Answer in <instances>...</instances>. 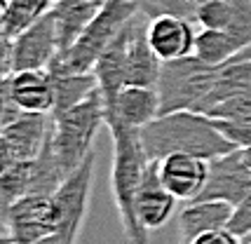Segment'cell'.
<instances>
[{"label": "cell", "mask_w": 251, "mask_h": 244, "mask_svg": "<svg viewBox=\"0 0 251 244\" xmlns=\"http://www.w3.org/2000/svg\"><path fill=\"white\" fill-rule=\"evenodd\" d=\"M244 157H247V165L251 167V148H249V150H244Z\"/></svg>", "instance_id": "36"}, {"label": "cell", "mask_w": 251, "mask_h": 244, "mask_svg": "<svg viewBox=\"0 0 251 244\" xmlns=\"http://www.w3.org/2000/svg\"><path fill=\"white\" fill-rule=\"evenodd\" d=\"M242 244H251V242H242Z\"/></svg>", "instance_id": "37"}, {"label": "cell", "mask_w": 251, "mask_h": 244, "mask_svg": "<svg viewBox=\"0 0 251 244\" xmlns=\"http://www.w3.org/2000/svg\"><path fill=\"white\" fill-rule=\"evenodd\" d=\"M139 12H141V5L136 0H103L94 19L77 38V43L68 52L56 56L52 64L71 73H92L99 56L106 52V47L125 31V26Z\"/></svg>", "instance_id": "4"}, {"label": "cell", "mask_w": 251, "mask_h": 244, "mask_svg": "<svg viewBox=\"0 0 251 244\" xmlns=\"http://www.w3.org/2000/svg\"><path fill=\"white\" fill-rule=\"evenodd\" d=\"M7 5H10V0H0V31H2V26H5V17H7Z\"/></svg>", "instance_id": "33"}, {"label": "cell", "mask_w": 251, "mask_h": 244, "mask_svg": "<svg viewBox=\"0 0 251 244\" xmlns=\"http://www.w3.org/2000/svg\"><path fill=\"white\" fill-rule=\"evenodd\" d=\"M0 230H5V233H7V225H5V219H2V211H0Z\"/></svg>", "instance_id": "35"}, {"label": "cell", "mask_w": 251, "mask_h": 244, "mask_svg": "<svg viewBox=\"0 0 251 244\" xmlns=\"http://www.w3.org/2000/svg\"><path fill=\"white\" fill-rule=\"evenodd\" d=\"M106 127V101L99 87L64 113H52V150L66 174H73L94 150L97 134Z\"/></svg>", "instance_id": "3"}, {"label": "cell", "mask_w": 251, "mask_h": 244, "mask_svg": "<svg viewBox=\"0 0 251 244\" xmlns=\"http://www.w3.org/2000/svg\"><path fill=\"white\" fill-rule=\"evenodd\" d=\"M211 120L216 122V127L221 129V134H223L226 139H230L237 148H242V150H249L251 148V122L216 120V118H211Z\"/></svg>", "instance_id": "27"}, {"label": "cell", "mask_w": 251, "mask_h": 244, "mask_svg": "<svg viewBox=\"0 0 251 244\" xmlns=\"http://www.w3.org/2000/svg\"><path fill=\"white\" fill-rule=\"evenodd\" d=\"M219 73L221 66H211L197 54L162 61L157 80L160 115L176 111H197V106L211 92Z\"/></svg>", "instance_id": "5"}, {"label": "cell", "mask_w": 251, "mask_h": 244, "mask_svg": "<svg viewBox=\"0 0 251 244\" xmlns=\"http://www.w3.org/2000/svg\"><path fill=\"white\" fill-rule=\"evenodd\" d=\"M176 202L178 200L164 188L157 162H151L141 186H139L136 200H134V214H136L139 225L146 233H155V230L164 228L167 221L174 216Z\"/></svg>", "instance_id": "10"}, {"label": "cell", "mask_w": 251, "mask_h": 244, "mask_svg": "<svg viewBox=\"0 0 251 244\" xmlns=\"http://www.w3.org/2000/svg\"><path fill=\"white\" fill-rule=\"evenodd\" d=\"M249 40H244L242 35L232 33V31H214V28H202L197 33L195 40V54L207 61L211 66H221L223 61H228L232 54H237L244 49Z\"/></svg>", "instance_id": "21"}, {"label": "cell", "mask_w": 251, "mask_h": 244, "mask_svg": "<svg viewBox=\"0 0 251 244\" xmlns=\"http://www.w3.org/2000/svg\"><path fill=\"white\" fill-rule=\"evenodd\" d=\"M31 193V160H19L10 171L0 176V211L5 219V211L14 202H19Z\"/></svg>", "instance_id": "23"}, {"label": "cell", "mask_w": 251, "mask_h": 244, "mask_svg": "<svg viewBox=\"0 0 251 244\" xmlns=\"http://www.w3.org/2000/svg\"><path fill=\"white\" fill-rule=\"evenodd\" d=\"M24 111L17 108L10 92V78H0V129L7 127L14 118H19Z\"/></svg>", "instance_id": "28"}, {"label": "cell", "mask_w": 251, "mask_h": 244, "mask_svg": "<svg viewBox=\"0 0 251 244\" xmlns=\"http://www.w3.org/2000/svg\"><path fill=\"white\" fill-rule=\"evenodd\" d=\"M17 162H19V160H17V155H14L10 141H7V139L2 136V132H0V176H2L5 171H10Z\"/></svg>", "instance_id": "31"}, {"label": "cell", "mask_w": 251, "mask_h": 244, "mask_svg": "<svg viewBox=\"0 0 251 244\" xmlns=\"http://www.w3.org/2000/svg\"><path fill=\"white\" fill-rule=\"evenodd\" d=\"M129 35H131V22L125 26L113 43L106 47V52L99 56L97 66H94V75L99 82V92L106 101V111L115 103L120 89L127 85V49H129Z\"/></svg>", "instance_id": "14"}, {"label": "cell", "mask_w": 251, "mask_h": 244, "mask_svg": "<svg viewBox=\"0 0 251 244\" xmlns=\"http://www.w3.org/2000/svg\"><path fill=\"white\" fill-rule=\"evenodd\" d=\"M209 118H216V120H242V122H251V89L230 97L228 101L219 103L216 108H211L207 113Z\"/></svg>", "instance_id": "25"}, {"label": "cell", "mask_w": 251, "mask_h": 244, "mask_svg": "<svg viewBox=\"0 0 251 244\" xmlns=\"http://www.w3.org/2000/svg\"><path fill=\"white\" fill-rule=\"evenodd\" d=\"M113 139V169H110V188L115 197V207L120 214L122 230L129 244H148V235L134 214V200L141 186L146 169L151 165L148 153L143 148L141 129L125 127V124H108Z\"/></svg>", "instance_id": "2"}, {"label": "cell", "mask_w": 251, "mask_h": 244, "mask_svg": "<svg viewBox=\"0 0 251 244\" xmlns=\"http://www.w3.org/2000/svg\"><path fill=\"white\" fill-rule=\"evenodd\" d=\"M14 73V40L0 31V78H10Z\"/></svg>", "instance_id": "29"}, {"label": "cell", "mask_w": 251, "mask_h": 244, "mask_svg": "<svg viewBox=\"0 0 251 244\" xmlns=\"http://www.w3.org/2000/svg\"><path fill=\"white\" fill-rule=\"evenodd\" d=\"M193 244H242V240L230 233L228 228H216V230H207L200 237H195Z\"/></svg>", "instance_id": "30"}, {"label": "cell", "mask_w": 251, "mask_h": 244, "mask_svg": "<svg viewBox=\"0 0 251 244\" xmlns=\"http://www.w3.org/2000/svg\"><path fill=\"white\" fill-rule=\"evenodd\" d=\"M99 0H56L52 12L56 19V38H59V54L68 52L82 31L89 26L99 10Z\"/></svg>", "instance_id": "18"}, {"label": "cell", "mask_w": 251, "mask_h": 244, "mask_svg": "<svg viewBox=\"0 0 251 244\" xmlns=\"http://www.w3.org/2000/svg\"><path fill=\"white\" fill-rule=\"evenodd\" d=\"M232 207L226 202H186L178 211V244H193L207 230L226 228Z\"/></svg>", "instance_id": "17"}, {"label": "cell", "mask_w": 251, "mask_h": 244, "mask_svg": "<svg viewBox=\"0 0 251 244\" xmlns=\"http://www.w3.org/2000/svg\"><path fill=\"white\" fill-rule=\"evenodd\" d=\"M195 40L197 33L190 19L160 14L148 22V43L162 61H174L181 56L195 54Z\"/></svg>", "instance_id": "12"}, {"label": "cell", "mask_w": 251, "mask_h": 244, "mask_svg": "<svg viewBox=\"0 0 251 244\" xmlns=\"http://www.w3.org/2000/svg\"><path fill=\"white\" fill-rule=\"evenodd\" d=\"M155 118H160V94L157 87L125 85L115 103L106 111V129L108 124H125L134 129H143Z\"/></svg>", "instance_id": "13"}, {"label": "cell", "mask_w": 251, "mask_h": 244, "mask_svg": "<svg viewBox=\"0 0 251 244\" xmlns=\"http://www.w3.org/2000/svg\"><path fill=\"white\" fill-rule=\"evenodd\" d=\"M10 92L17 108L24 113H54V89L47 68L19 71L10 75Z\"/></svg>", "instance_id": "16"}, {"label": "cell", "mask_w": 251, "mask_h": 244, "mask_svg": "<svg viewBox=\"0 0 251 244\" xmlns=\"http://www.w3.org/2000/svg\"><path fill=\"white\" fill-rule=\"evenodd\" d=\"M5 225L14 244H33L59 230V216L52 195L31 193L5 211Z\"/></svg>", "instance_id": "8"}, {"label": "cell", "mask_w": 251, "mask_h": 244, "mask_svg": "<svg viewBox=\"0 0 251 244\" xmlns=\"http://www.w3.org/2000/svg\"><path fill=\"white\" fill-rule=\"evenodd\" d=\"M141 5V12L146 17H160V14H174L195 22L197 10L207 2V0H136Z\"/></svg>", "instance_id": "24"}, {"label": "cell", "mask_w": 251, "mask_h": 244, "mask_svg": "<svg viewBox=\"0 0 251 244\" xmlns=\"http://www.w3.org/2000/svg\"><path fill=\"white\" fill-rule=\"evenodd\" d=\"M59 56L54 12L28 26L14 38V73L19 71H45Z\"/></svg>", "instance_id": "9"}, {"label": "cell", "mask_w": 251, "mask_h": 244, "mask_svg": "<svg viewBox=\"0 0 251 244\" xmlns=\"http://www.w3.org/2000/svg\"><path fill=\"white\" fill-rule=\"evenodd\" d=\"M251 89V59L249 61H240V64H232V66H223L219 73V78L214 82V87L209 92L204 101L197 106L195 113H204L207 115L211 108H216L219 103L228 101L235 94H242Z\"/></svg>", "instance_id": "20"}, {"label": "cell", "mask_w": 251, "mask_h": 244, "mask_svg": "<svg viewBox=\"0 0 251 244\" xmlns=\"http://www.w3.org/2000/svg\"><path fill=\"white\" fill-rule=\"evenodd\" d=\"M0 132L10 141L17 160H33L43 150L45 141L52 132V115L50 113H22Z\"/></svg>", "instance_id": "15"}, {"label": "cell", "mask_w": 251, "mask_h": 244, "mask_svg": "<svg viewBox=\"0 0 251 244\" xmlns=\"http://www.w3.org/2000/svg\"><path fill=\"white\" fill-rule=\"evenodd\" d=\"M160 178L164 188L181 202H193L202 193L209 174V160L188 155V153H174L157 162Z\"/></svg>", "instance_id": "11"}, {"label": "cell", "mask_w": 251, "mask_h": 244, "mask_svg": "<svg viewBox=\"0 0 251 244\" xmlns=\"http://www.w3.org/2000/svg\"><path fill=\"white\" fill-rule=\"evenodd\" d=\"M226 228H228L232 235H237L242 242H244L247 237H251V193L237 207H232V214H230Z\"/></svg>", "instance_id": "26"}, {"label": "cell", "mask_w": 251, "mask_h": 244, "mask_svg": "<svg viewBox=\"0 0 251 244\" xmlns=\"http://www.w3.org/2000/svg\"><path fill=\"white\" fill-rule=\"evenodd\" d=\"M141 139L151 162H160L174 153H188L211 162L237 150V146L221 134L216 122L195 111H176L155 118L141 129Z\"/></svg>", "instance_id": "1"}, {"label": "cell", "mask_w": 251, "mask_h": 244, "mask_svg": "<svg viewBox=\"0 0 251 244\" xmlns=\"http://www.w3.org/2000/svg\"><path fill=\"white\" fill-rule=\"evenodd\" d=\"M52 89H54V113H64L75 103L85 101L99 87L94 73H71L66 68L50 64L47 66Z\"/></svg>", "instance_id": "19"}, {"label": "cell", "mask_w": 251, "mask_h": 244, "mask_svg": "<svg viewBox=\"0 0 251 244\" xmlns=\"http://www.w3.org/2000/svg\"><path fill=\"white\" fill-rule=\"evenodd\" d=\"M249 193L251 167L247 165L244 150L237 148L209 162L207 183L193 202H226L230 207H237Z\"/></svg>", "instance_id": "7"}, {"label": "cell", "mask_w": 251, "mask_h": 244, "mask_svg": "<svg viewBox=\"0 0 251 244\" xmlns=\"http://www.w3.org/2000/svg\"><path fill=\"white\" fill-rule=\"evenodd\" d=\"M54 2L56 0H10L2 31L14 40L28 26H33L38 19H43L47 12H52Z\"/></svg>", "instance_id": "22"}, {"label": "cell", "mask_w": 251, "mask_h": 244, "mask_svg": "<svg viewBox=\"0 0 251 244\" xmlns=\"http://www.w3.org/2000/svg\"><path fill=\"white\" fill-rule=\"evenodd\" d=\"M94 160H97V153L92 150L87 160L77 167L73 174H68V178L52 195L56 216H59V230L56 233L66 235L71 240H77V235L85 225V219H87L92 181H94Z\"/></svg>", "instance_id": "6"}, {"label": "cell", "mask_w": 251, "mask_h": 244, "mask_svg": "<svg viewBox=\"0 0 251 244\" xmlns=\"http://www.w3.org/2000/svg\"><path fill=\"white\" fill-rule=\"evenodd\" d=\"M0 244H14L10 233H5V230H0Z\"/></svg>", "instance_id": "34"}, {"label": "cell", "mask_w": 251, "mask_h": 244, "mask_svg": "<svg viewBox=\"0 0 251 244\" xmlns=\"http://www.w3.org/2000/svg\"><path fill=\"white\" fill-rule=\"evenodd\" d=\"M77 240H71V237H66V235L61 233H54V235H47V237H43V240H38V242L33 244H75Z\"/></svg>", "instance_id": "32"}]
</instances>
